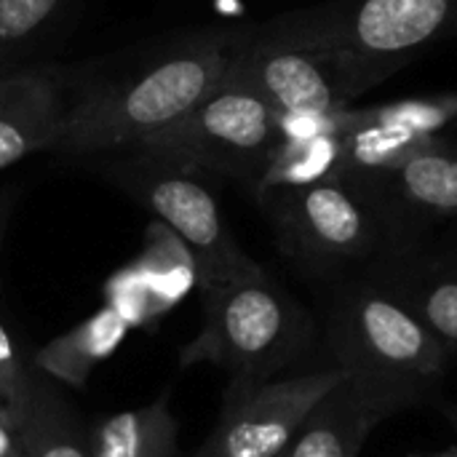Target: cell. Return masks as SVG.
Returning <instances> with one entry per match:
<instances>
[{"mask_svg":"<svg viewBox=\"0 0 457 457\" xmlns=\"http://www.w3.org/2000/svg\"><path fill=\"white\" fill-rule=\"evenodd\" d=\"M246 32H198L118 78L83 88L64 112L54 153L96 155L139 147L190 112L230 75Z\"/></svg>","mask_w":457,"mask_h":457,"instance_id":"cell-1","label":"cell"},{"mask_svg":"<svg viewBox=\"0 0 457 457\" xmlns=\"http://www.w3.org/2000/svg\"><path fill=\"white\" fill-rule=\"evenodd\" d=\"M327 345L332 367L391 415L426 402L453 364L426 324L372 273L337 287L327 308Z\"/></svg>","mask_w":457,"mask_h":457,"instance_id":"cell-2","label":"cell"},{"mask_svg":"<svg viewBox=\"0 0 457 457\" xmlns=\"http://www.w3.org/2000/svg\"><path fill=\"white\" fill-rule=\"evenodd\" d=\"M308 313L268 273L204 295V329L185 348L182 364L209 361L233 380H273L311 345Z\"/></svg>","mask_w":457,"mask_h":457,"instance_id":"cell-3","label":"cell"},{"mask_svg":"<svg viewBox=\"0 0 457 457\" xmlns=\"http://www.w3.org/2000/svg\"><path fill=\"white\" fill-rule=\"evenodd\" d=\"M284 142L287 134L278 110L230 70L190 112L145 139L134 153L169 161L187 171L238 177L257 187Z\"/></svg>","mask_w":457,"mask_h":457,"instance_id":"cell-4","label":"cell"},{"mask_svg":"<svg viewBox=\"0 0 457 457\" xmlns=\"http://www.w3.org/2000/svg\"><path fill=\"white\" fill-rule=\"evenodd\" d=\"M99 169L112 185L153 212L190 252L201 297L225 284L265 273L230 236L217 198L195 179V171L134 150L99 163Z\"/></svg>","mask_w":457,"mask_h":457,"instance_id":"cell-5","label":"cell"},{"mask_svg":"<svg viewBox=\"0 0 457 457\" xmlns=\"http://www.w3.org/2000/svg\"><path fill=\"white\" fill-rule=\"evenodd\" d=\"M281 21L375 86L418 48L457 35V0H340Z\"/></svg>","mask_w":457,"mask_h":457,"instance_id":"cell-6","label":"cell"},{"mask_svg":"<svg viewBox=\"0 0 457 457\" xmlns=\"http://www.w3.org/2000/svg\"><path fill=\"white\" fill-rule=\"evenodd\" d=\"M260 201L270 212L281 249L308 273L335 276L375 262L394 246L380 214L343 179L273 190Z\"/></svg>","mask_w":457,"mask_h":457,"instance_id":"cell-7","label":"cell"},{"mask_svg":"<svg viewBox=\"0 0 457 457\" xmlns=\"http://www.w3.org/2000/svg\"><path fill=\"white\" fill-rule=\"evenodd\" d=\"M233 72L260 91L284 120L329 118L370 88L337 54L308 43L281 19L246 32Z\"/></svg>","mask_w":457,"mask_h":457,"instance_id":"cell-8","label":"cell"},{"mask_svg":"<svg viewBox=\"0 0 457 457\" xmlns=\"http://www.w3.org/2000/svg\"><path fill=\"white\" fill-rule=\"evenodd\" d=\"M340 367L273 380H230L220 420L193 457H281L311 410L340 383Z\"/></svg>","mask_w":457,"mask_h":457,"instance_id":"cell-9","label":"cell"},{"mask_svg":"<svg viewBox=\"0 0 457 457\" xmlns=\"http://www.w3.org/2000/svg\"><path fill=\"white\" fill-rule=\"evenodd\" d=\"M353 187L386 222L391 241L407 246L423 228L457 220V153L436 142L402 166L345 182Z\"/></svg>","mask_w":457,"mask_h":457,"instance_id":"cell-10","label":"cell"},{"mask_svg":"<svg viewBox=\"0 0 457 457\" xmlns=\"http://www.w3.org/2000/svg\"><path fill=\"white\" fill-rule=\"evenodd\" d=\"M62 67H19L0 78V171L21 158L54 150L64 112Z\"/></svg>","mask_w":457,"mask_h":457,"instance_id":"cell-11","label":"cell"},{"mask_svg":"<svg viewBox=\"0 0 457 457\" xmlns=\"http://www.w3.org/2000/svg\"><path fill=\"white\" fill-rule=\"evenodd\" d=\"M380 278L457 361V254L420 252L415 244L388 249L372 262Z\"/></svg>","mask_w":457,"mask_h":457,"instance_id":"cell-12","label":"cell"},{"mask_svg":"<svg viewBox=\"0 0 457 457\" xmlns=\"http://www.w3.org/2000/svg\"><path fill=\"white\" fill-rule=\"evenodd\" d=\"M386 418L391 412L345 378L311 410L281 457H359Z\"/></svg>","mask_w":457,"mask_h":457,"instance_id":"cell-13","label":"cell"},{"mask_svg":"<svg viewBox=\"0 0 457 457\" xmlns=\"http://www.w3.org/2000/svg\"><path fill=\"white\" fill-rule=\"evenodd\" d=\"M11 439L24 457H91V431L86 434L78 415L43 372L35 378Z\"/></svg>","mask_w":457,"mask_h":457,"instance_id":"cell-14","label":"cell"},{"mask_svg":"<svg viewBox=\"0 0 457 457\" xmlns=\"http://www.w3.org/2000/svg\"><path fill=\"white\" fill-rule=\"evenodd\" d=\"M129 324L110 305L54 337L48 345L32 353V367L46 378H56L72 388H83L99 361L112 356L126 340Z\"/></svg>","mask_w":457,"mask_h":457,"instance_id":"cell-15","label":"cell"},{"mask_svg":"<svg viewBox=\"0 0 457 457\" xmlns=\"http://www.w3.org/2000/svg\"><path fill=\"white\" fill-rule=\"evenodd\" d=\"M169 391L153 404L115 412L91 428V457H177V418Z\"/></svg>","mask_w":457,"mask_h":457,"instance_id":"cell-16","label":"cell"},{"mask_svg":"<svg viewBox=\"0 0 457 457\" xmlns=\"http://www.w3.org/2000/svg\"><path fill=\"white\" fill-rule=\"evenodd\" d=\"M70 0H0V78L19 70Z\"/></svg>","mask_w":457,"mask_h":457,"instance_id":"cell-17","label":"cell"},{"mask_svg":"<svg viewBox=\"0 0 457 457\" xmlns=\"http://www.w3.org/2000/svg\"><path fill=\"white\" fill-rule=\"evenodd\" d=\"M35 378L37 370L32 367V356L19 348L5 321L0 319V428L8 434L29 399Z\"/></svg>","mask_w":457,"mask_h":457,"instance_id":"cell-18","label":"cell"},{"mask_svg":"<svg viewBox=\"0 0 457 457\" xmlns=\"http://www.w3.org/2000/svg\"><path fill=\"white\" fill-rule=\"evenodd\" d=\"M5 220H8V204L0 195V244H3V230H5Z\"/></svg>","mask_w":457,"mask_h":457,"instance_id":"cell-19","label":"cell"},{"mask_svg":"<svg viewBox=\"0 0 457 457\" xmlns=\"http://www.w3.org/2000/svg\"><path fill=\"white\" fill-rule=\"evenodd\" d=\"M445 415H447V420L453 423V428L457 431V404H447L445 407Z\"/></svg>","mask_w":457,"mask_h":457,"instance_id":"cell-20","label":"cell"},{"mask_svg":"<svg viewBox=\"0 0 457 457\" xmlns=\"http://www.w3.org/2000/svg\"><path fill=\"white\" fill-rule=\"evenodd\" d=\"M450 453V457H457V447H453V450H447Z\"/></svg>","mask_w":457,"mask_h":457,"instance_id":"cell-21","label":"cell"},{"mask_svg":"<svg viewBox=\"0 0 457 457\" xmlns=\"http://www.w3.org/2000/svg\"><path fill=\"white\" fill-rule=\"evenodd\" d=\"M434 457H450V453H442V455H434Z\"/></svg>","mask_w":457,"mask_h":457,"instance_id":"cell-22","label":"cell"}]
</instances>
